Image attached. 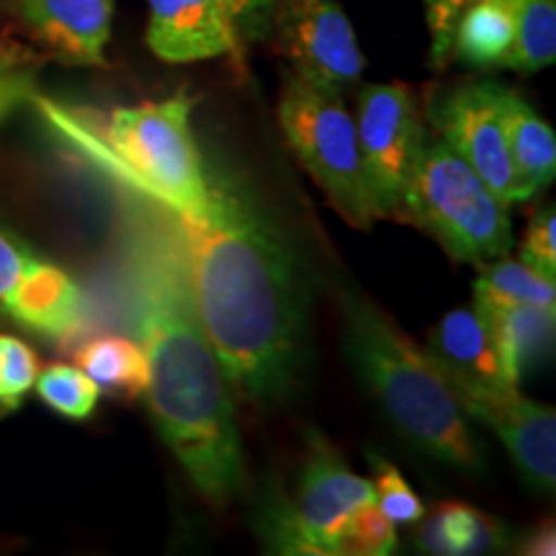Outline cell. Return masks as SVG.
<instances>
[{"mask_svg":"<svg viewBox=\"0 0 556 556\" xmlns=\"http://www.w3.org/2000/svg\"><path fill=\"white\" fill-rule=\"evenodd\" d=\"M34 39L67 65L106 67L114 0H18Z\"/></svg>","mask_w":556,"mask_h":556,"instance_id":"cell-12","label":"cell"},{"mask_svg":"<svg viewBox=\"0 0 556 556\" xmlns=\"http://www.w3.org/2000/svg\"><path fill=\"white\" fill-rule=\"evenodd\" d=\"M356 135L374 219L397 217L407 178L426 139L413 93L400 83H371L358 93Z\"/></svg>","mask_w":556,"mask_h":556,"instance_id":"cell-7","label":"cell"},{"mask_svg":"<svg viewBox=\"0 0 556 556\" xmlns=\"http://www.w3.org/2000/svg\"><path fill=\"white\" fill-rule=\"evenodd\" d=\"M270 26L291 73L302 80L343 90L364 75L366 58L340 0H276Z\"/></svg>","mask_w":556,"mask_h":556,"instance_id":"cell-8","label":"cell"},{"mask_svg":"<svg viewBox=\"0 0 556 556\" xmlns=\"http://www.w3.org/2000/svg\"><path fill=\"white\" fill-rule=\"evenodd\" d=\"M428 353L458 394H505L520 384L507 368L490 325L475 307L443 315L430 332Z\"/></svg>","mask_w":556,"mask_h":556,"instance_id":"cell-11","label":"cell"},{"mask_svg":"<svg viewBox=\"0 0 556 556\" xmlns=\"http://www.w3.org/2000/svg\"><path fill=\"white\" fill-rule=\"evenodd\" d=\"M475 309L486 319L507 368L518 381L552 353L556 309L526 304H475Z\"/></svg>","mask_w":556,"mask_h":556,"instance_id":"cell-16","label":"cell"},{"mask_svg":"<svg viewBox=\"0 0 556 556\" xmlns=\"http://www.w3.org/2000/svg\"><path fill=\"white\" fill-rule=\"evenodd\" d=\"M420 548L435 556H479L507 548V528L464 503H446L420 528Z\"/></svg>","mask_w":556,"mask_h":556,"instance_id":"cell-18","label":"cell"},{"mask_svg":"<svg viewBox=\"0 0 556 556\" xmlns=\"http://www.w3.org/2000/svg\"><path fill=\"white\" fill-rule=\"evenodd\" d=\"M34 387H37L47 407H52L62 417H70V420H86L93 415L101 397V389L96 387V381L83 368L67 364L47 366L45 371L37 374Z\"/></svg>","mask_w":556,"mask_h":556,"instance_id":"cell-22","label":"cell"},{"mask_svg":"<svg viewBox=\"0 0 556 556\" xmlns=\"http://www.w3.org/2000/svg\"><path fill=\"white\" fill-rule=\"evenodd\" d=\"M83 294L65 270L37 258L18 281L3 315L34 336L65 340L83 325Z\"/></svg>","mask_w":556,"mask_h":556,"instance_id":"cell-14","label":"cell"},{"mask_svg":"<svg viewBox=\"0 0 556 556\" xmlns=\"http://www.w3.org/2000/svg\"><path fill=\"white\" fill-rule=\"evenodd\" d=\"M343 312L348 356L394 430L448 467L482 471L467 409L428 348L364 296L343 294Z\"/></svg>","mask_w":556,"mask_h":556,"instance_id":"cell-3","label":"cell"},{"mask_svg":"<svg viewBox=\"0 0 556 556\" xmlns=\"http://www.w3.org/2000/svg\"><path fill=\"white\" fill-rule=\"evenodd\" d=\"M148 47L163 62L186 65L238 52V31L219 0H148Z\"/></svg>","mask_w":556,"mask_h":556,"instance_id":"cell-13","label":"cell"},{"mask_svg":"<svg viewBox=\"0 0 556 556\" xmlns=\"http://www.w3.org/2000/svg\"><path fill=\"white\" fill-rule=\"evenodd\" d=\"M475 304H526V307L556 309L554 278L531 268L523 261L503 258L479 263V278L475 283Z\"/></svg>","mask_w":556,"mask_h":556,"instance_id":"cell-20","label":"cell"},{"mask_svg":"<svg viewBox=\"0 0 556 556\" xmlns=\"http://www.w3.org/2000/svg\"><path fill=\"white\" fill-rule=\"evenodd\" d=\"M554 546H556L554 526L544 523V526L536 528V533H533V536H528L523 541V548H520V552L533 554V556H552L556 552Z\"/></svg>","mask_w":556,"mask_h":556,"instance_id":"cell-31","label":"cell"},{"mask_svg":"<svg viewBox=\"0 0 556 556\" xmlns=\"http://www.w3.org/2000/svg\"><path fill=\"white\" fill-rule=\"evenodd\" d=\"M371 462V486L374 503L387 513L394 523H420L426 518V505L415 495L407 479L400 475L397 467L377 454H368Z\"/></svg>","mask_w":556,"mask_h":556,"instance_id":"cell-24","label":"cell"},{"mask_svg":"<svg viewBox=\"0 0 556 556\" xmlns=\"http://www.w3.org/2000/svg\"><path fill=\"white\" fill-rule=\"evenodd\" d=\"M116 191L148 208L176 240L232 392L250 405L287 400L304 361V291L276 227L217 173L208 199L197 204Z\"/></svg>","mask_w":556,"mask_h":556,"instance_id":"cell-1","label":"cell"},{"mask_svg":"<svg viewBox=\"0 0 556 556\" xmlns=\"http://www.w3.org/2000/svg\"><path fill=\"white\" fill-rule=\"evenodd\" d=\"M371 500V479L348 469L343 456L323 435L312 433L294 492H276L268 500L258 531L278 554L340 556L348 520Z\"/></svg>","mask_w":556,"mask_h":556,"instance_id":"cell-6","label":"cell"},{"mask_svg":"<svg viewBox=\"0 0 556 556\" xmlns=\"http://www.w3.org/2000/svg\"><path fill=\"white\" fill-rule=\"evenodd\" d=\"M122 204L124 307L148 358L150 415L191 484L212 505H227L245 490L235 392L168 227L137 201Z\"/></svg>","mask_w":556,"mask_h":556,"instance_id":"cell-2","label":"cell"},{"mask_svg":"<svg viewBox=\"0 0 556 556\" xmlns=\"http://www.w3.org/2000/svg\"><path fill=\"white\" fill-rule=\"evenodd\" d=\"M513 3V50L505 67L533 75L556 60V0H510Z\"/></svg>","mask_w":556,"mask_h":556,"instance_id":"cell-21","label":"cell"},{"mask_svg":"<svg viewBox=\"0 0 556 556\" xmlns=\"http://www.w3.org/2000/svg\"><path fill=\"white\" fill-rule=\"evenodd\" d=\"M278 122L304 170L328 193L348 225L366 229L374 222L368 208L356 119L345 109L340 90H330L291 75L278 101Z\"/></svg>","mask_w":556,"mask_h":556,"instance_id":"cell-5","label":"cell"},{"mask_svg":"<svg viewBox=\"0 0 556 556\" xmlns=\"http://www.w3.org/2000/svg\"><path fill=\"white\" fill-rule=\"evenodd\" d=\"M422 3H426V24L430 34V65L446 70L451 65L454 26L471 0H422Z\"/></svg>","mask_w":556,"mask_h":556,"instance_id":"cell-26","label":"cell"},{"mask_svg":"<svg viewBox=\"0 0 556 556\" xmlns=\"http://www.w3.org/2000/svg\"><path fill=\"white\" fill-rule=\"evenodd\" d=\"M397 217L433 238L454 261L486 263L513 248L505 204L441 137L426 135L402 193Z\"/></svg>","mask_w":556,"mask_h":556,"instance_id":"cell-4","label":"cell"},{"mask_svg":"<svg viewBox=\"0 0 556 556\" xmlns=\"http://www.w3.org/2000/svg\"><path fill=\"white\" fill-rule=\"evenodd\" d=\"M235 31L245 37H263L270 29L276 0H219Z\"/></svg>","mask_w":556,"mask_h":556,"instance_id":"cell-29","label":"cell"},{"mask_svg":"<svg viewBox=\"0 0 556 556\" xmlns=\"http://www.w3.org/2000/svg\"><path fill=\"white\" fill-rule=\"evenodd\" d=\"M430 122L438 137L467 160L469 168L497 193L505 204L528 201L510 160L503 111H500V83L479 80L443 93L430 106Z\"/></svg>","mask_w":556,"mask_h":556,"instance_id":"cell-9","label":"cell"},{"mask_svg":"<svg viewBox=\"0 0 556 556\" xmlns=\"http://www.w3.org/2000/svg\"><path fill=\"white\" fill-rule=\"evenodd\" d=\"M520 261L531 268L554 278L556 276V217L554 206L541 208L526 229V240L520 245Z\"/></svg>","mask_w":556,"mask_h":556,"instance_id":"cell-27","label":"cell"},{"mask_svg":"<svg viewBox=\"0 0 556 556\" xmlns=\"http://www.w3.org/2000/svg\"><path fill=\"white\" fill-rule=\"evenodd\" d=\"M37 93V73H34L31 65L0 75V122L9 119L13 111L24 106V103H31Z\"/></svg>","mask_w":556,"mask_h":556,"instance_id":"cell-30","label":"cell"},{"mask_svg":"<svg viewBox=\"0 0 556 556\" xmlns=\"http://www.w3.org/2000/svg\"><path fill=\"white\" fill-rule=\"evenodd\" d=\"M394 546H397V526L371 500L348 520L340 539V556H387L394 552Z\"/></svg>","mask_w":556,"mask_h":556,"instance_id":"cell-23","label":"cell"},{"mask_svg":"<svg viewBox=\"0 0 556 556\" xmlns=\"http://www.w3.org/2000/svg\"><path fill=\"white\" fill-rule=\"evenodd\" d=\"M3 3H5V0H0V9H3Z\"/></svg>","mask_w":556,"mask_h":556,"instance_id":"cell-33","label":"cell"},{"mask_svg":"<svg viewBox=\"0 0 556 556\" xmlns=\"http://www.w3.org/2000/svg\"><path fill=\"white\" fill-rule=\"evenodd\" d=\"M78 366L106 392L135 397L148 389V358L137 340L119 336L90 340L78 351Z\"/></svg>","mask_w":556,"mask_h":556,"instance_id":"cell-19","label":"cell"},{"mask_svg":"<svg viewBox=\"0 0 556 556\" xmlns=\"http://www.w3.org/2000/svg\"><path fill=\"white\" fill-rule=\"evenodd\" d=\"M516 24L510 0H471L454 26L451 60L475 70L505 67Z\"/></svg>","mask_w":556,"mask_h":556,"instance_id":"cell-17","label":"cell"},{"mask_svg":"<svg viewBox=\"0 0 556 556\" xmlns=\"http://www.w3.org/2000/svg\"><path fill=\"white\" fill-rule=\"evenodd\" d=\"M34 261H37V255L31 253L29 245H24L16 235L0 227V315H3L21 278L34 266Z\"/></svg>","mask_w":556,"mask_h":556,"instance_id":"cell-28","label":"cell"},{"mask_svg":"<svg viewBox=\"0 0 556 556\" xmlns=\"http://www.w3.org/2000/svg\"><path fill=\"white\" fill-rule=\"evenodd\" d=\"M39 374V358L24 340L0 336V405L16 409Z\"/></svg>","mask_w":556,"mask_h":556,"instance_id":"cell-25","label":"cell"},{"mask_svg":"<svg viewBox=\"0 0 556 556\" xmlns=\"http://www.w3.org/2000/svg\"><path fill=\"white\" fill-rule=\"evenodd\" d=\"M507 148L526 199L536 197L556 176V137L518 90L500 86Z\"/></svg>","mask_w":556,"mask_h":556,"instance_id":"cell-15","label":"cell"},{"mask_svg":"<svg viewBox=\"0 0 556 556\" xmlns=\"http://www.w3.org/2000/svg\"><path fill=\"white\" fill-rule=\"evenodd\" d=\"M469 420L484 422L503 443L528 486L554 492L556 484V409L518 392L458 394Z\"/></svg>","mask_w":556,"mask_h":556,"instance_id":"cell-10","label":"cell"},{"mask_svg":"<svg viewBox=\"0 0 556 556\" xmlns=\"http://www.w3.org/2000/svg\"><path fill=\"white\" fill-rule=\"evenodd\" d=\"M29 65V54H24L16 47L9 45H0V75L11 73V70Z\"/></svg>","mask_w":556,"mask_h":556,"instance_id":"cell-32","label":"cell"}]
</instances>
